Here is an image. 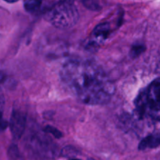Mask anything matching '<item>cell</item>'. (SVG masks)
<instances>
[{"label":"cell","instance_id":"obj_1","mask_svg":"<svg viewBox=\"0 0 160 160\" xmlns=\"http://www.w3.org/2000/svg\"><path fill=\"white\" fill-rule=\"evenodd\" d=\"M60 76L67 89L88 104L107 103L115 90L103 69L90 61H68L62 66Z\"/></svg>","mask_w":160,"mask_h":160},{"label":"cell","instance_id":"obj_2","mask_svg":"<svg viewBox=\"0 0 160 160\" xmlns=\"http://www.w3.org/2000/svg\"><path fill=\"white\" fill-rule=\"evenodd\" d=\"M137 114L160 122V78L152 82L135 100Z\"/></svg>","mask_w":160,"mask_h":160},{"label":"cell","instance_id":"obj_3","mask_svg":"<svg viewBox=\"0 0 160 160\" xmlns=\"http://www.w3.org/2000/svg\"><path fill=\"white\" fill-rule=\"evenodd\" d=\"M45 18L56 28H68L76 24L79 13L73 3L60 2L45 13Z\"/></svg>","mask_w":160,"mask_h":160},{"label":"cell","instance_id":"obj_4","mask_svg":"<svg viewBox=\"0 0 160 160\" xmlns=\"http://www.w3.org/2000/svg\"><path fill=\"white\" fill-rule=\"evenodd\" d=\"M26 125V115L19 110H13L9 121V128L14 140H19L23 135Z\"/></svg>","mask_w":160,"mask_h":160},{"label":"cell","instance_id":"obj_5","mask_svg":"<svg viewBox=\"0 0 160 160\" xmlns=\"http://www.w3.org/2000/svg\"><path fill=\"white\" fill-rule=\"evenodd\" d=\"M160 146V133H152L144 138L140 142L138 148L145 150L148 148H156Z\"/></svg>","mask_w":160,"mask_h":160},{"label":"cell","instance_id":"obj_6","mask_svg":"<svg viewBox=\"0 0 160 160\" xmlns=\"http://www.w3.org/2000/svg\"><path fill=\"white\" fill-rule=\"evenodd\" d=\"M111 31L110 25L108 23H102L97 25L93 31L94 37L98 40H104Z\"/></svg>","mask_w":160,"mask_h":160},{"label":"cell","instance_id":"obj_7","mask_svg":"<svg viewBox=\"0 0 160 160\" xmlns=\"http://www.w3.org/2000/svg\"><path fill=\"white\" fill-rule=\"evenodd\" d=\"M24 8L28 12L34 13L38 10L42 5V0H24Z\"/></svg>","mask_w":160,"mask_h":160},{"label":"cell","instance_id":"obj_8","mask_svg":"<svg viewBox=\"0 0 160 160\" xmlns=\"http://www.w3.org/2000/svg\"><path fill=\"white\" fill-rule=\"evenodd\" d=\"M81 1L82 4L90 10L98 11L101 8L98 0H81Z\"/></svg>","mask_w":160,"mask_h":160},{"label":"cell","instance_id":"obj_9","mask_svg":"<svg viewBox=\"0 0 160 160\" xmlns=\"http://www.w3.org/2000/svg\"><path fill=\"white\" fill-rule=\"evenodd\" d=\"M145 47L142 44L137 43L134 45H133L132 48L131 50V55L133 57H136V56H139L140 54H142V53L145 50Z\"/></svg>","mask_w":160,"mask_h":160},{"label":"cell","instance_id":"obj_10","mask_svg":"<svg viewBox=\"0 0 160 160\" xmlns=\"http://www.w3.org/2000/svg\"><path fill=\"white\" fill-rule=\"evenodd\" d=\"M45 131L50 133V134L53 135L56 138H60L62 136V133L59 130H57V129L53 126H50V125H48V126L45 127Z\"/></svg>","mask_w":160,"mask_h":160},{"label":"cell","instance_id":"obj_11","mask_svg":"<svg viewBox=\"0 0 160 160\" xmlns=\"http://www.w3.org/2000/svg\"><path fill=\"white\" fill-rule=\"evenodd\" d=\"M8 155H9V158L12 160H15L18 158L19 156V152L17 147L16 145H11L8 151Z\"/></svg>","mask_w":160,"mask_h":160},{"label":"cell","instance_id":"obj_12","mask_svg":"<svg viewBox=\"0 0 160 160\" xmlns=\"http://www.w3.org/2000/svg\"><path fill=\"white\" fill-rule=\"evenodd\" d=\"M8 126V122L3 119L2 113H0V131H3Z\"/></svg>","mask_w":160,"mask_h":160},{"label":"cell","instance_id":"obj_13","mask_svg":"<svg viewBox=\"0 0 160 160\" xmlns=\"http://www.w3.org/2000/svg\"><path fill=\"white\" fill-rule=\"evenodd\" d=\"M5 104V97L4 95H3L2 92L0 89V112H2L3 107H4Z\"/></svg>","mask_w":160,"mask_h":160},{"label":"cell","instance_id":"obj_14","mask_svg":"<svg viewBox=\"0 0 160 160\" xmlns=\"http://www.w3.org/2000/svg\"><path fill=\"white\" fill-rule=\"evenodd\" d=\"M6 79V74L2 71H0V83H2Z\"/></svg>","mask_w":160,"mask_h":160},{"label":"cell","instance_id":"obj_15","mask_svg":"<svg viewBox=\"0 0 160 160\" xmlns=\"http://www.w3.org/2000/svg\"><path fill=\"white\" fill-rule=\"evenodd\" d=\"M75 0H60V2L62 3H73Z\"/></svg>","mask_w":160,"mask_h":160},{"label":"cell","instance_id":"obj_16","mask_svg":"<svg viewBox=\"0 0 160 160\" xmlns=\"http://www.w3.org/2000/svg\"><path fill=\"white\" fill-rule=\"evenodd\" d=\"M4 1L7 2V3H16V2H17L18 0H4Z\"/></svg>","mask_w":160,"mask_h":160},{"label":"cell","instance_id":"obj_17","mask_svg":"<svg viewBox=\"0 0 160 160\" xmlns=\"http://www.w3.org/2000/svg\"><path fill=\"white\" fill-rule=\"evenodd\" d=\"M70 160H80V159H77V158H72V159H70Z\"/></svg>","mask_w":160,"mask_h":160}]
</instances>
